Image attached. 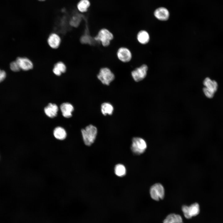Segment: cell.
I'll return each instance as SVG.
<instances>
[{"label":"cell","mask_w":223,"mask_h":223,"mask_svg":"<svg viewBox=\"0 0 223 223\" xmlns=\"http://www.w3.org/2000/svg\"><path fill=\"white\" fill-rule=\"evenodd\" d=\"M84 142L88 146L91 145L94 141L97 133V128L90 125L81 130Z\"/></svg>","instance_id":"1"},{"label":"cell","mask_w":223,"mask_h":223,"mask_svg":"<svg viewBox=\"0 0 223 223\" xmlns=\"http://www.w3.org/2000/svg\"><path fill=\"white\" fill-rule=\"evenodd\" d=\"M113 34L108 29L103 28L100 29L97 34L94 37V39L98 42H101L104 47L109 46L111 41L114 39Z\"/></svg>","instance_id":"2"},{"label":"cell","mask_w":223,"mask_h":223,"mask_svg":"<svg viewBox=\"0 0 223 223\" xmlns=\"http://www.w3.org/2000/svg\"><path fill=\"white\" fill-rule=\"evenodd\" d=\"M97 77L103 84L107 85H109L115 78L114 73L110 68L107 67L101 68Z\"/></svg>","instance_id":"3"},{"label":"cell","mask_w":223,"mask_h":223,"mask_svg":"<svg viewBox=\"0 0 223 223\" xmlns=\"http://www.w3.org/2000/svg\"><path fill=\"white\" fill-rule=\"evenodd\" d=\"M147 148L146 141L143 139L139 137L133 138L131 149L133 153L140 155L143 153Z\"/></svg>","instance_id":"4"},{"label":"cell","mask_w":223,"mask_h":223,"mask_svg":"<svg viewBox=\"0 0 223 223\" xmlns=\"http://www.w3.org/2000/svg\"><path fill=\"white\" fill-rule=\"evenodd\" d=\"M164 188L161 184L160 183H155L153 185L150 189V196L153 199L158 201L164 198Z\"/></svg>","instance_id":"5"},{"label":"cell","mask_w":223,"mask_h":223,"mask_svg":"<svg viewBox=\"0 0 223 223\" xmlns=\"http://www.w3.org/2000/svg\"><path fill=\"white\" fill-rule=\"evenodd\" d=\"M148 69L147 65L143 64L132 70L131 73L134 80L136 82H139L143 80L146 76Z\"/></svg>","instance_id":"6"},{"label":"cell","mask_w":223,"mask_h":223,"mask_svg":"<svg viewBox=\"0 0 223 223\" xmlns=\"http://www.w3.org/2000/svg\"><path fill=\"white\" fill-rule=\"evenodd\" d=\"M116 55L118 59L123 63L129 62L132 58V54L130 50L125 47H120L117 50Z\"/></svg>","instance_id":"7"},{"label":"cell","mask_w":223,"mask_h":223,"mask_svg":"<svg viewBox=\"0 0 223 223\" xmlns=\"http://www.w3.org/2000/svg\"><path fill=\"white\" fill-rule=\"evenodd\" d=\"M182 210L185 217L186 218L190 219L199 214L200 211L199 206L198 203H195L189 206H183Z\"/></svg>","instance_id":"8"},{"label":"cell","mask_w":223,"mask_h":223,"mask_svg":"<svg viewBox=\"0 0 223 223\" xmlns=\"http://www.w3.org/2000/svg\"><path fill=\"white\" fill-rule=\"evenodd\" d=\"M20 69L28 71L32 69L33 67L32 62L26 57H18L16 59Z\"/></svg>","instance_id":"9"},{"label":"cell","mask_w":223,"mask_h":223,"mask_svg":"<svg viewBox=\"0 0 223 223\" xmlns=\"http://www.w3.org/2000/svg\"><path fill=\"white\" fill-rule=\"evenodd\" d=\"M155 16L158 20L161 21L167 20L169 16V13L168 10L164 7H160L156 9L154 12Z\"/></svg>","instance_id":"10"},{"label":"cell","mask_w":223,"mask_h":223,"mask_svg":"<svg viewBox=\"0 0 223 223\" xmlns=\"http://www.w3.org/2000/svg\"><path fill=\"white\" fill-rule=\"evenodd\" d=\"M60 109L63 116L65 118H69L72 116V112L74 110L73 106L68 103H64L60 106Z\"/></svg>","instance_id":"11"},{"label":"cell","mask_w":223,"mask_h":223,"mask_svg":"<svg viewBox=\"0 0 223 223\" xmlns=\"http://www.w3.org/2000/svg\"><path fill=\"white\" fill-rule=\"evenodd\" d=\"M58 109V106L55 104L50 103L45 108L44 110L48 116L53 118L57 116Z\"/></svg>","instance_id":"12"},{"label":"cell","mask_w":223,"mask_h":223,"mask_svg":"<svg viewBox=\"0 0 223 223\" xmlns=\"http://www.w3.org/2000/svg\"><path fill=\"white\" fill-rule=\"evenodd\" d=\"M49 46L52 48L56 49L59 47L61 42L59 36L55 33L50 34L47 40Z\"/></svg>","instance_id":"13"},{"label":"cell","mask_w":223,"mask_h":223,"mask_svg":"<svg viewBox=\"0 0 223 223\" xmlns=\"http://www.w3.org/2000/svg\"><path fill=\"white\" fill-rule=\"evenodd\" d=\"M203 84L205 87L215 93L217 90L218 85L215 80H212L209 77H206L204 80Z\"/></svg>","instance_id":"14"},{"label":"cell","mask_w":223,"mask_h":223,"mask_svg":"<svg viewBox=\"0 0 223 223\" xmlns=\"http://www.w3.org/2000/svg\"><path fill=\"white\" fill-rule=\"evenodd\" d=\"M137 39L139 43L142 44H146L149 41L150 36L147 32L142 30L139 31L137 35Z\"/></svg>","instance_id":"15"},{"label":"cell","mask_w":223,"mask_h":223,"mask_svg":"<svg viewBox=\"0 0 223 223\" xmlns=\"http://www.w3.org/2000/svg\"><path fill=\"white\" fill-rule=\"evenodd\" d=\"M53 135L57 139L60 140H64L67 137V133L65 130L61 127H56L53 131Z\"/></svg>","instance_id":"16"},{"label":"cell","mask_w":223,"mask_h":223,"mask_svg":"<svg viewBox=\"0 0 223 223\" xmlns=\"http://www.w3.org/2000/svg\"><path fill=\"white\" fill-rule=\"evenodd\" d=\"M66 70V67L65 64L62 62H59L55 65L53 71L55 74L59 76L62 73L65 72Z\"/></svg>","instance_id":"17"},{"label":"cell","mask_w":223,"mask_h":223,"mask_svg":"<svg viewBox=\"0 0 223 223\" xmlns=\"http://www.w3.org/2000/svg\"><path fill=\"white\" fill-rule=\"evenodd\" d=\"M114 108L112 105L108 103H103L101 105V110L104 115L107 114L111 115L112 114Z\"/></svg>","instance_id":"18"},{"label":"cell","mask_w":223,"mask_h":223,"mask_svg":"<svg viewBox=\"0 0 223 223\" xmlns=\"http://www.w3.org/2000/svg\"><path fill=\"white\" fill-rule=\"evenodd\" d=\"M90 5L88 0H81L77 5L78 10L81 12L86 11Z\"/></svg>","instance_id":"19"},{"label":"cell","mask_w":223,"mask_h":223,"mask_svg":"<svg viewBox=\"0 0 223 223\" xmlns=\"http://www.w3.org/2000/svg\"><path fill=\"white\" fill-rule=\"evenodd\" d=\"M115 172L116 174L119 177H122L125 175L126 170L125 166L119 164L116 165L115 168Z\"/></svg>","instance_id":"20"},{"label":"cell","mask_w":223,"mask_h":223,"mask_svg":"<svg viewBox=\"0 0 223 223\" xmlns=\"http://www.w3.org/2000/svg\"><path fill=\"white\" fill-rule=\"evenodd\" d=\"M166 219L173 223H183L181 217L179 215L172 213L168 215Z\"/></svg>","instance_id":"21"},{"label":"cell","mask_w":223,"mask_h":223,"mask_svg":"<svg viewBox=\"0 0 223 223\" xmlns=\"http://www.w3.org/2000/svg\"><path fill=\"white\" fill-rule=\"evenodd\" d=\"M10 67L11 69L15 72H18L20 69L16 61H13L11 63Z\"/></svg>","instance_id":"22"},{"label":"cell","mask_w":223,"mask_h":223,"mask_svg":"<svg viewBox=\"0 0 223 223\" xmlns=\"http://www.w3.org/2000/svg\"><path fill=\"white\" fill-rule=\"evenodd\" d=\"M203 92L205 96L209 98H212L215 93L204 87L203 89Z\"/></svg>","instance_id":"23"},{"label":"cell","mask_w":223,"mask_h":223,"mask_svg":"<svg viewBox=\"0 0 223 223\" xmlns=\"http://www.w3.org/2000/svg\"><path fill=\"white\" fill-rule=\"evenodd\" d=\"M6 75V72L0 69V82L4 80Z\"/></svg>","instance_id":"24"},{"label":"cell","mask_w":223,"mask_h":223,"mask_svg":"<svg viewBox=\"0 0 223 223\" xmlns=\"http://www.w3.org/2000/svg\"><path fill=\"white\" fill-rule=\"evenodd\" d=\"M163 223H173L169 220L165 219L163 221Z\"/></svg>","instance_id":"25"},{"label":"cell","mask_w":223,"mask_h":223,"mask_svg":"<svg viewBox=\"0 0 223 223\" xmlns=\"http://www.w3.org/2000/svg\"><path fill=\"white\" fill-rule=\"evenodd\" d=\"M39 0L40 1H45V0Z\"/></svg>","instance_id":"26"}]
</instances>
